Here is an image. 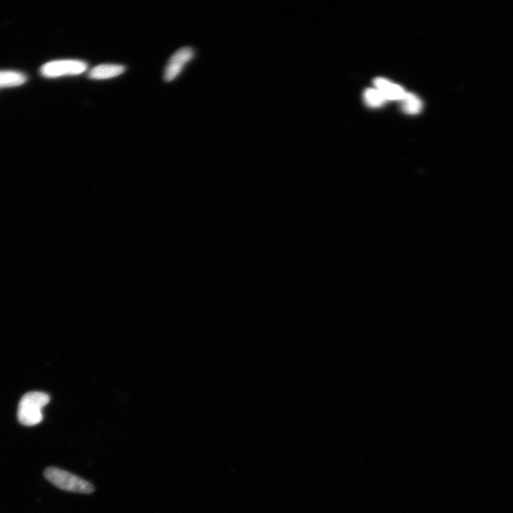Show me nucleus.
Listing matches in <instances>:
<instances>
[{"instance_id": "obj_1", "label": "nucleus", "mask_w": 513, "mask_h": 513, "mask_svg": "<svg viewBox=\"0 0 513 513\" xmlns=\"http://www.w3.org/2000/svg\"><path fill=\"white\" fill-rule=\"evenodd\" d=\"M50 397L45 393L32 391L26 393L21 398L17 416L24 425L33 426L43 419L42 408L48 404Z\"/></svg>"}, {"instance_id": "obj_2", "label": "nucleus", "mask_w": 513, "mask_h": 513, "mask_svg": "<svg viewBox=\"0 0 513 513\" xmlns=\"http://www.w3.org/2000/svg\"><path fill=\"white\" fill-rule=\"evenodd\" d=\"M43 475L47 480L63 490L84 494L94 491V487L88 481L58 467H47Z\"/></svg>"}, {"instance_id": "obj_3", "label": "nucleus", "mask_w": 513, "mask_h": 513, "mask_svg": "<svg viewBox=\"0 0 513 513\" xmlns=\"http://www.w3.org/2000/svg\"><path fill=\"white\" fill-rule=\"evenodd\" d=\"M88 68L85 61L76 59L56 60L44 63L40 68L41 76L48 78L77 76Z\"/></svg>"}, {"instance_id": "obj_4", "label": "nucleus", "mask_w": 513, "mask_h": 513, "mask_svg": "<svg viewBox=\"0 0 513 513\" xmlns=\"http://www.w3.org/2000/svg\"><path fill=\"white\" fill-rule=\"evenodd\" d=\"M195 51L189 46L182 47L176 51L170 58L163 74L166 82L173 81L182 71L185 66L194 57Z\"/></svg>"}, {"instance_id": "obj_5", "label": "nucleus", "mask_w": 513, "mask_h": 513, "mask_svg": "<svg viewBox=\"0 0 513 513\" xmlns=\"http://www.w3.org/2000/svg\"><path fill=\"white\" fill-rule=\"evenodd\" d=\"M373 84L386 100H400L406 93L401 86L393 83L383 78H375Z\"/></svg>"}, {"instance_id": "obj_6", "label": "nucleus", "mask_w": 513, "mask_h": 513, "mask_svg": "<svg viewBox=\"0 0 513 513\" xmlns=\"http://www.w3.org/2000/svg\"><path fill=\"white\" fill-rule=\"evenodd\" d=\"M125 67L120 64L104 63L93 67L88 73L90 79L104 80L118 76L123 73Z\"/></svg>"}, {"instance_id": "obj_7", "label": "nucleus", "mask_w": 513, "mask_h": 513, "mask_svg": "<svg viewBox=\"0 0 513 513\" xmlns=\"http://www.w3.org/2000/svg\"><path fill=\"white\" fill-rule=\"evenodd\" d=\"M27 80L21 72L12 70H0V88L19 86Z\"/></svg>"}, {"instance_id": "obj_8", "label": "nucleus", "mask_w": 513, "mask_h": 513, "mask_svg": "<svg viewBox=\"0 0 513 513\" xmlns=\"http://www.w3.org/2000/svg\"><path fill=\"white\" fill-rule=\"evenodd\" d=\"M400 101L401 108L407 114H418L422 109L420 99L412 93L406 92Z\"/></svg>"}, {"instance_id": "obj_9", "label": "nucleus", "mask_w": 513, "mask_h": 513, "mask_svg": "<svg viewBox=\"0 0 513 513\" xmlns=\"http://www.w3.org/2000/svg\"><path fill=\"white\" fill-rule=\"evenodd\" d=\"M365 103L370 107L381 106L386 100L376 88H367L363 95Z\"/></svg>"}]
</instances>
